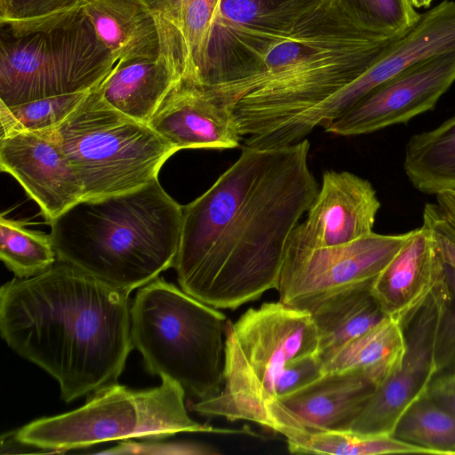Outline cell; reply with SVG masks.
Wrapping results in <instances>:
<instances>
[{"label": "cell", "instance_id": "cell-35", "mask_svg": "<svg viewBox=\"0 0 455 455\" xmlns=\"http://www.w3.org/2000/svg\"><path fill=\"white\" fill-rule=\"evenodd\" d=\"M426 395L455 417V371L435 378Z\"/></svg>", "mask_w": 455, "mask_h": 455}, {"label": "cell", "instance_id": "cell-30", "mask_svg": "<svg viewBox=\"0 0 455 455\" xmlns=\"http://www.w3.org/2000/svg\"><path fill=\"white\" fill-rule=\"evenodd\" d=\"M322 376L323 362L318 354L291 361L275 382L273 401L299 391Z\"/></svg>", "mask_w": 455, "mask_h": 455}, {"label": "cell", "instance_id": "cell-14", "mask_svg": "<svg viewBox=\"0 0 455 455\" xmlns=\"http://www.w3.org/2000/svg\"><path fill=\"white\" fill-rule=\"evenodd\" d=\"M378 387L359 372L324 374L299 391L271 402L264 427L285 439L304 432L347 430Z\"/></svg>", "mask_w": 455, "mask_h": 455}, {"label": "cell", "instance_id": "cell-26", "mask_svg": "<svg viewBox=\"0 0 455 455\" xmlns=\"http://www.w3.org/2000/svg\"><path fill=\"white\" fill-rule=\"evenodd\" d=\"M393 436L429 454H455V417L425 395L401 417Z\"/></svg>", "mask_w": 455, "mask_h": 455}, {"label": "cell", "instance_id": "cell-36", "mask_svg": "<svg viewBox=\"0 0 455 455\" xmlns=\"http://www.w3.org/2000/svg\"><path fill=\"white\" fill-rule=\"evenodd\" d=\"M435 197L436 204L455 228V190L442 191Z\"/></svg>", "mask_w": 455, "mask_h": 455}, {"label": "cell", "instance_id": "cell-24", "mask_svg": "<svg viewBox=\"0 0 455 455\" xmlns=\"http://www.w3.org/2000/svg\"><path fill=\"white\" fill-rule=\"evenodd\" d=\"M294 454L379 455L428 453L392 435H366L350 430L304 432L286 439Z\"/></svg>", "mask_w": 455, "mask_h": 455}, {"label": "cell", "instance_id": "cell-34", "mask_svg": "<svg viewBox=\"0 0 455 455\" xmlns=\"http://www.w3.org/2000/svg\"><path fill=\"white\" fill-rule=\"evenodd\" d=\"M423 224L431 230L444 265L455 271V228L437 204H426Z\"/></svg>", "mask_w": 455, "mask_h": 455}, {"label": "cell", "instance_id": "cell-9", "mask_svg": "<svg viewBox=\"0 0 455 455\" xmlns=\"http://www.w3.org/2000/svg\"><path fill=\"white\" fill-rule=\"evenodd\" d=\"M55 131L83 187V198L126 193L158 180L178 150L148 124L111 107L92 89Z\"/></svg>", "mask_w": 455, "mask_h": 455}, {"label": "cell", "instance_id": "cell-16", "mask_svg": "<svg viewBox=\"0 0 455 455\" xmlns=\"http://www.w3.org/2000/svg\"><path fill=\"white\" fill-rule=\"evenodd\" d=\"M100 40L117 61L165 55L189 76V57L180 30L146 0H85L82 4Z\"/></svg>", "mask_w": 455, "mask_h": 455}, {"label": "cell", "instance_id": "cell-20", "mask_svg": "<svg viewBox=\"0 0 455 455\" xmlns=\"http://www.w3.org/2000/svg\"><path fill=\"white\" fill-rule=\"evenodd\" d=\"M325 0H221L212 30L239 44H266L291 32Z\"/></svg>", "mask_w": 455, "mask_h": 455}, {"label": "cell", "instance_id": "cell-11", "mask_svg": "<svg viewBox=\"0 0 455 455\" xmlns=\"http://www.w3.org/2000/svg\"><path fill=\"white\" fill-rule=\"evenodd\" d=\"M451 299L445 275V280L403 325L407 346L401 365L375 389L347 430L393 436L401 417L426 395L438 373L436 343Z\"/></svg>", "mask_w": 455, "mask_h": 455}, {"label": "cell", "instance_id": "cell-3", "mask_svg": "<svg viewBox=\"0 0 455 455\" xmlns=\"http://www.w3.org/2000/svg\"><path fill=\"white\" fill-rule=\"evenodd\" d=\"M182 219L183 206L156 180L83 198L48 223L58 260L132 292L174 267Z\"/></svg>", "mask_w": 455, "mask_h": 455}, {"label": "cell", "instance_id": "cell-10", "mask_svg": "<svg viewBox=\"0 0 455 455\" xmlns=\"http://www.w3.org/2000/svg\"><path fill=\"white\" fill-rule=\"evenodd\" d=\"M371 232L353 242L310 248L289 242L277 292L282 303L307 310L347 289L371 285L409 237Z\"/></svg>", "mask_w": 455, "mask_h": 455}, {"label": "cell", "instance_id": "cell-23", "mask_svg": "<svg viewBox=\"0 0 455 455\" xmlns=\"http://www.w3.org/2000/svg\"><path fill=\"white\" fill-rule=\"evenodd\" d=\"M403 170L411 185L424 194L455 190V116L410 138Z\"/></svg>", "mask_w": 455, "mask_h": 455}, {"label": "cell", "instance_id": "cell-19", "mask_svg": "<svg viewBox=\"0 0 455 455\" xmlns=\"http://www.w3.org/2000/svg\"><path fill=\"white\" fill-rule=\"evenodd\" d=\"M185 76L184 68L165 55L120 60L97 89L111 107L148 124L166 96Z\"/></svg>", "mask_w": 455, "mask_h": 455}, {"label": "cell", "instance_id": "cell-32", "mask_svg": "<svg viewBox=\"0 0 455 455\" xmlns=\"http://www.w3.org/2000/svg\"><path fill=\"white\" fill-rule=\"evenodd\" d=\"M100 454H182L212 455L220 451L206 444L192 442L159 443L121 441L116 446Z\"/></svg>", "mask_w": 455, "mask_h": 455}, {"label": "cell", "instance_id": "cell-8", "mask_svg": "<svg viewBox=\"0 0 455 455\" xmlns=\"http://www.w3.org/2000/svg\"><path fill=\"white\" fill-rule=\"evenodd\" d=\"M394 40L352 23L291 68L255 84L235 107L243 146L264 148L290 121L363 74Z\"/></svg>", "mask_w": 455, "mask_h": 455}, {"label": "cell", "instance_id": "cell-27", "mask_svg": "<svg viewBox=\"0 0 455 455\" xmlns=\"http://www.w3.org/2000/svg\"><path fill=\"white\" fill-rule=\"evenodd\" d=\"M221 0H158L163 15L181 33L192 74L204 71L208 47Z\"/></svg>", "mask_w": 455, "mask_h": 455}, {"label": "cell", "instance_id": "cell-22", "mask_svg": "<svg viewBox=\"0 0 455 455\" xmlns=\"http://www.w3.org/2000/svg\"><path fill=\"white\" fill-rule=\"evenodd\" d=\"M370 287L344 290L307 309L317 329L321 359L386 317L371 294Z\"/></svg>", "mask_w": 455, "mask_h": 455}, {"label": "cell", "instance_id": "cell-12", "mask_svg": "<svg viewBox=\"0 0 455 455\" xmlns=\"http://www.w3.org/2000/svg\"><path fill=\"white\" fill-rule=\"evenodd\" d=\"M454 83L451 51L409 67L323 127L335 135L356 136L406 124L435 108Z\"/></svg>", "mask_w": 455, "mask_h": 455}, {"label": "cell", "instance_id": "cell-2", "mask_svg": "<svg viewBox=\"0 0 455 455\" xmlns=\"http://www.w3.org/2000/svg\"><path fill=\"white\" fill-rule=\"evenodd\" d=\"M130 293L58 260L0 289V332L66 403L117 383L133 348Z\"/></svg>", "mask_w": 455, "mask_h": 455}, {"label": "cell", "instance_id": "cell-25", "mask_svg": "<svg viewBox=\"0 0 455 455\" xmlns=\"http://www.w3.org/2000/svg\"><path fill=\"white\" fill-rule=\"evenodd\" d=\"M26 226L23 221L0 216V258L18 278L38 275L58 259L51 235Z\"/></svg>", "mask_w": 455, "mask_h": 455}, {"label": "cell", "instance_id": "cell-33", "mask_svg": "<svg viewBox=\"0 0 455 455\" xmlns=\"http://www.w3.org/2000/svg\"><path fill=\"white\" fill-rule=\"evenodd\" d=\"M445 275L451 299L444 314L436 343L438 373L455 366V271L445 266Z\"/></svg>", "mask_w": 455, "mask_h": 455}, {"label": "cell", "instance_id": "cell-29", "mask_svg": "<svg viewBox=\"0 0 455 455\" xmlns=\"http://www.w3.org/2000/svg\"><path fill=\"white\" fill-rule=\"evenodd\" d=\"M342 1L365 28L387 39L404 35L420 17L409 0Z\"/></svg>", "mask_w": 455, "mask_h": 455}, {"label": "cell", "instance_id": "cell-28", "mask_svg": "<svg viewBox=\"0 0 455 455\" xmlns=\"http://www.w3.org/2000/svg\"><path fill=\"white\" fill-rule=\"evenodd\" d=\"M89 92L47 97L11 107L0 103V138L59 125Z\"/></svg>", "mask_w": 455, "mask_h": 455}, {"label": "cell", "instance_id": "cell-37", "mask_svg": "<svg viewBox=\"0 0 455 455\" xmlns=\"http://www.w3.org/2000/svg\"><path fill=\"white\" fill-rule=\"evenodd\" d=\"M414 8H428L433 0H409Z\"/></svg>", "mask_w": 455, "mask_h": 455}, {"label": "cell", "instance_id": "cell-4", "mask_svg": "<svg viewBox=\"0 0 455 455\" xmlns=\"http://www.w3.org/2000/svg\"><path fill=\"white\" fill-rule=\"evenodd\" d=\"M117 60L83 6L25 20H0V103L88 92Z\"/></svg>", "mask_w": 455, "mask_h": 455}, {"label": "cell", "instance_id": "cell-1", "mask_svg": "<svg viewBox=\"0 0 455 455\" xmlns=\"http://www.w3.org/2000/svg\"><path fill=\"white\" fill-rule=\"evenodd\" d=\"M310 143L243 146L199 197L183 206L174 264L180 287L217 309L277 290L291 235L317 192Z\"/></svg>", "mask_w": 455, "mask_h": 455}, {"label": "cell", "instance_id": "cell-21", "mask_svg": "<svg viewBox=\"0 0 455 455\" xmlns=\"http://www.w3.org/2000/svg\"><path fill=\"white\" fill-rule=\"evenodd\" d=\"M403 324L386 316L374 327L322 359L323 375L359 372L378 387L401 365L406 352Z\"/></svg>", "mask_w": 455, "mask_h": 455}, {"label": "cell", "instance_id": "cell-18", "mask_svg": "<svg viewBox=\"0 0 455 455\" xmlns=\"http://www.w3.org/2000/svg\"><path fill=\"white\" fill-rule=\"evenodd\" d=\"M445 280V265L431 230L422 224L372 281L382 313L403 325Z\"/></svg>", "mask_w": 455, "mask_h": 455}, {"label": "cell", "instance_id": "cell-13", "mask_svg": "<svg viewBox=\"0 0 455 455\" xmlns=\"http://www.w3.org/2000/svg\"><path fill=\"white\" fill-rule=\"evenodd\" d=\"M0 168L20 183L48 222L84 197L54 127L0 138Z\"/></svg>", "mask_w": 455, "mask_h": 455}, {"label": "cell", "instance_id": "cell-17", "mask_svg": "<svg viewBox=\"0 0 455 455\" xmlns=\"http://www.w3.org/2000/svg\"><path fill=\"white\" fill-rule=\"evenodd\" d=\"M148 125L178 151L235 148L243 141L235 108L186 79L170 92Z\"/></svg>", "mask_w": 455, "mask_h": 455}, {"label": "cell", "instance_id": "cell-7", "mask_svg": "<svg viewBox=\"0 0 455 455\" xmlns=\"http://www.w3.org/2000/svg\"><path fill=\"white\" fill-rule=\"evenodd\" d=\"M146 389L114 383L91 393L71 411L36 419L12 434V440L44 452L57 453L132 438H163L179 433L233 434L194 420L183 387L169 378Z\"/></svg>", "mask_w": 455, "mask_h": 455}, {"label": "cell", "instance_id": "cell-15", "mask_svg": "<svg viewBox=\"0 0 455 455\" xmlns=\"http://www.w3.org/2000/svg\"><path fill=\"white\" fill-rule=\"evenodd\" d=\"M380 202L371 183L350 172L326 171L307 218L290 243L310 248L345 244L371 234Z\"/></svg>", "mask_w": 455, "mask_h": 455}, {"label": "cell", "instance_id": "cell-6", "mask_svg": "<svg viewBox=\"0 0 455 455\" xmlns=\"http://www.w3.org/2000/svg\"><path fill=\"white\" fill-rule=\"evenodd\" d=\"M315 354L319 355V337L309 311L279 300L250 307L236 321L227 322L221 390L193 403L192 410L263 427L284 367Z\"/></svg>", "mask_w": 455, "mask_h": 455}, {"label": "cell", "instance_id": "cell-5", "mask_svg": "<svg viewBox=\"0 0 455 455\" xmlns=\"http://www.w3.org/2000/svg\"><path fill=\"white\" fill-rule=\"evenodd\" d=\"M227 316L157 277L140 287L131 307L133 348L147 371L179 383L200 400L223 386Z\"/></svg>", "mask_w": 455, "mask_h": 455}, {"label": "cell", "instance_id": "cell-31", "mask_svg": "<svg viewBox=\"0 0 455 455\" xmlns=\"http://www.w3.org/2000/svg\"><path fill=\"white\" fill-rule=\"evenodd\" d=\"M85 0H0L1 20L44 18L82 6Z\"/></svg>", "mask_w": 455, "mask_h": 455}]
</instances>
